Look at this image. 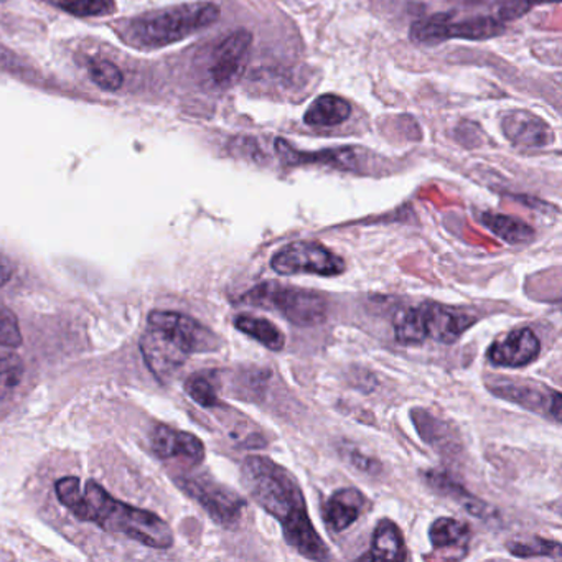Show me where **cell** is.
<instances>
[{"label": "cell", "instance_id": "6da1fadb", "mask_svg": "<svg viewBox=\"0 0 562 562\" xmlns=\"http://www.w3.org/2000/svg\"><path fill=\"white\" fill-rule=\"evenodd\" d=\"M241 479L249 496L281 522L291 548L311 561L330 558L327 542L312 525L304 493L288 469L269 457L251 456L243 462Z\"/></svg>", "mask_w": 562, "mask_h": 562}, {"label": "cell", "instance_id": "7a4b0ae2", "mask_svg": "<svg viewBox=\"0 0 562 562\" xmlns=\"http://www.w3.org/2000/svg\"><path fill=\"white\" fill-rule=\"evenodd\" d=\"M220 345V338L195 318L179 312L154 311L140 350L150 371L164 380L179 370L190 355L212 353Z\"/></svg>", "mask_w": 562, "mask_h": 562}, {"label": "cell", "instance_id": "3957f363", "mask_svg": "<svg viewBox=\"0 0 562 562\" xmlns=\"http://www.w3.org/2000/svg\"><path fill=\"white\" fill-rule=\"evenodd\" d=\"M220 15L222 11L213 2H192L131 19L120 25V35L137 50H159L216 24Z\"/></svg>", "mask_w": 562, "mask_h": 562}, {"label": "cell", "instance_id": "277c9868", "mask_svg": "<svg viewBox=\"0 0 562 562\" xmlns=\"http://www.w3.org/2000/svg\"><path fill=\"white\" fill-rule=\"evenodd\" d=\"M85 498L88 503V521L116 535L136 539L154 549H169L173 544L170 526L156 513L136 508L114 499L100 483H87Z\"/></svg>", "mask_w": 562, "mask_h": 562}, {"label": "cell", "instance_id": "5b68a950", "mask_svg": "<svg viewBox=\"0 0 562 562\" xmlns=\"http://www.w3.org/2000/svg\"><path fill=\"white\" fill-rule=\"evenodd\" d=\"M476 321L479 317L465 308L424 302L397 318L394 335L401 345H419L426 340L450 345L456 344Z\"/></svg>", "mask_w": 562, "mask_h": 562}, {"label": "cell", "instance_id": "8992f818", "mask_svg": "<svg viewBox=\"0 0 562 562\" xmlns=\"http://www.w3.org/2000/svg\"><path fill=\"white\" fill-rule=\"evenodd\" d=\"M239 304L276 311L297 327H312L327 318V301L324 295L279 282L255 285L241 295Z\"/></svg>", "mask_w": 562, "mask_h": 562}, {"label": "cell", "instance_id": "52a82bcc", "mask_svg": "<svg viewBox=\"0 0 562 562\" xmlns=\"http://www.w3.org/2000/svg\"><path fill=\"white\" fill-rule=\"evenodd\" d=\"M505 22L498 18H473L456 21L452 14H436L414 22L409 37L417 45H439L453 41H488L505 34Z\"/></svg>", "mask_w": 562, "mask_h": 562}, {"label": "cell", "instance_id": "ba28073f", "mask_svg": "<svg viewBox=\"0 0 562 562\" xmlns=\"http://www.w3.org/2000/svg\"><path fill=\"white\" fill-rule=\"evenodd\" d=\"M271 268L281 276H322L334 278L344 274L347 265L340 256L317 241H297L279 249L271 259Z\"/></svg>", "mask_w": 562, "mask_h": 562}, {"label": "cell", "instance_id": "9c48e42d", "mask_svg": "<svg viewBox=\"0 0 562 562\" xmlns=\"http://www.w3.org/2000/svg\"><path fill=\"white\" fill-rule=\"evenodd\" d=\"M486 386L499 400L509 401L546 419L561 423L562 396L554 387L546 386L538 381L513 380L506 376L495 378Z\"/></svg>", "mask_w": 562, "mask_h": 562}, {"label": "cell", "instance_id": "30bf717a", "mask_svg": "<svg viewBox=\"0 0 562 562\" xmlns=\"http://www.w3.org/2000/svg\"><path fill=\"white\" fill-rule=\"evenodd\" d=\"M179 485L196 499L218 525L226 528L238 525L243 509L246 508V499L235 490L215 482L210 476H187L179 480Z\"/></svg>", "mask_w": 562, "mask_h": 562}, {"label": "cell", "instance_id": "8fae6325", "mask_svg": "<svg viewBox=\"0 0 562 562\" xmlns=\"http://www.w3.org/2000/svg\"><path fill=\"white\" fill-rule=\"evenodd\" d=\"M251 47L252 35L248 31H238L228 35L215 48L209 67V77L213 87L228 90L241 80L249 64Z\"/></svg>", "mask_w": 562, "mask_h": 562}, {"label": "cell", "instance_id": "7c38bea8", "mask_svg": "<svg viewBox=\"0 0 562 562\" xmlns=\"http://www.w3.org/2000/svg\"><path fill=\"white\" fill-rule=\"evenodd\" d=\"M541 351V341L538 335L529 327H519L509 331L505 338L495 341L488 348L490 363L502 368H521L528 367L529 363L539 357Z\"/></svg>", "mask_w": 562, "mask_h": 562}, {"label": "cell", "instance_id": "4fadbf2b", "mask_svg": "<svg viewBox=\"0 0 562 562\" xmlns=\"http://www.w3.org/2000/svg\"><path fill=\"white\" fill-rule=\"evenodd\" d=\"M503 134L516 147L541 149L554 143V131L546 121L528 111H512L502 123Z\"/></svg>", "mask_w": 562, "mask_h": 562}, {"label": "cell", "instance_id": "5bb4252c", "mask_svg": "<svg viewBox=\"0 0 562 562\" xmlns=\"http://www.w3.org/2000/svg\"><path fill=\"white\" fill-rule=\"evenodd\" d=\"M153 447L160 459H182L187 465H200L205 459V446L195 434L183 432L166 424L154 429Z\"/></svg>", "mask_w": 562, "mask_h": 562}, {"label": "cell", "instance_id": "9a60e30c", "mask_svg": "<svg viewBox=\"0 0 562 562\" xmlns=\"http://www.w3.org/2000/svg\"><path fill=\"white\" fill-rule=\"evenodd\" d=\"M367 508V496L357 488H340L325 502L324 521L334 532L350 528Z\"/></svg>", "mask_w": 562, "mask_h": 562}, {"label": "cell", "instance_id": "2e32d148", "mask_svg": "<svg viewBox=\"0 0 562 562\" xmlns=\"http://www.w3.org/2000/svg\"><path fill=\"white\" fill-rule=\"evenodd\" d=\"M470 528L456 518H439L430 525L429 539L442 559H462L469 552Z\"/></svg>", "mask_w": 562, "mask_h": 562}, {"label": "cell", "instance_id": "e0dca14e", "mask_svg": "<svg viewBox=\"0 0 562 562\" xmlns=\"http://www.w3.org/2000/svg\"><path fill=\"white\" fill-rule=\"evenodd\" d=\"M276 150L285 166H305V164H322V166L338 167V169H355L358 162V150L351 147L327 149L321 153H301L285 140H276Z\"/></svg>", "mask_w": 562, "mask_h": 562}, {"label": "cell", "instance_id": "ac0fdd59", "mask_svg": "<svg viewBox=\"0 0 562 562\" xmlns=\"http://www.w3.org/2000/svg\"><path fill=\"white\" fill-rule=\"evenodd\" d=\"M427 480H429V485L434 486L437 492L442 493V495L449 496L453 502L459 503L467 513H470L472 516H476V518H488L492 516L493 508H490L485 502L473 496L472 493L467 492L460 483H457L452 476L447 475L446 472H437V470H432V472L427 473Z\"/></svg>", "mask_w": 562, "mask_h": 562}, {"label": "cell", "instance_id": "d6986e66", "mask_svg": "<svg viewBox=\"0 0 562 562\" xmlns=\"http://www.w3.org/2000/svg\"><path fill=\"white\" fill-rule=\"evenodd\" d=\"M367 559L380 561H404L406 559V542L396 522L381 519L374 528L371 539V554Z\"/></svg>", "mask_w": 562, "mask_h": 562}, {"label": "cell", "instance_id": "ffe728a7", "mask_svg": "<svg viewBox=\"0 0 562 562\" xmlns=\"http://www.w3.org/2000/svg\"><path fill=\"white\" fill-rule=\"evenodd\" d=\"M351 116V104L335 94L318 97L304 114V123L311 127H335Z\"/></svg>", "mask_w": 562, "mask_h": 562}, {"label": "cell", "instance_id": "44dd1931", "mask_svg": "<svg viewBox=\"0 0 562 562\" xmlns=\"http://www.w3.org/2000/svg\"><path fill=\"white\" fill-rule=\"evenodd\" d=\"M480 222L488 228L493 235L513 246L528 245L535 239V229L528 223L513 216L498 215V213H483Z\"/></svg>", "mask_w": 562, "mask_h": 562}, {"label": "cell", "instance_id": "7402d4cb", "mask_svg": "<svg viewBox=\"0 0 562 562\" xmlns=\"http://www.w3.org/2000/svg\"><path fill=\"white\" fill-rule=\"evenodd\" d=\"M235 327L241 334L248 335L252 340L259 341L262 347L271 351H281L285 347V335L281 328L276 327L268 318L255 315H238L235 317Z\"/></svg>", "mask_w": 562, "mask_h": 562}, {"label": "cell", "instance_id": "603a6c76", "mask_svg": "<svg viewBox=\"0 0 562 562\" xmlns=\"http://www.w3.org/2000/svg\"><path fill=\"white\" fill-rule=\"evenodd\" d=\"M506 548H508L509 554L515 555V558L522 559H561L562 555L561 542L539 538V536H532V538L528 539H516V541L508 542Z\"/></svg>", "mask_w": 562, "mask_h": 562}, {"label": "cell", "instance_id": "cb8c5ba5", "mask_svg": "<svg viewBox=\"0 0 562 562\" xmlns=\"http://www.w3.org/2000/svg\"><path fill=\"white\" fill-rule=\"evenodd\" d=\"M55 492L61 505L67 506L78 519L88 521V503L81 493V482L77 476H65L55 483Z\"/></svg>", "mask_w": 562, "mask_h": 562}, {"label": "cell", "instance_id": "d4e9b609", "mask_svg": "<svg viewBox=\"0 0 562 562\" xmlns=\"http://www.w3.org/2000/svg\"><path fill=\"white\" fill-rule=\"evenodd\" d=\"M50 4L75 18H104L114 14V0H50Z\"/></svg>", "mask_w": 562, "mask_h": 562}, {"label": "cell", "instance_id": "484cf974", "mask_svg": "<svg viewBox=\"0 0 562 562\" xmlns=\"http://www.w3.org/2000/svg\"><path fill=\"white\" fill-rule=\"evenodd\" d=\"M25 367L21 357L0 351V401L8 400L24 378Z\"/></svg>", "mask_w": 562, "mask_h": 562}, {"label": "cell", "instance_id": "4316f807", "mask_svg": "<svg viewBox=\"0 0 562 562\" xmlns=\"http://www.w3.org/2000/svg\"><path fill=\"white\" fill-rule=\"evenodd\" d=\"M186 391L187 394L202 407L213 409V407H220L223 404L222 401H220L218 390H216L215 383H213L212 378L206 373L192 374V376L186 381Z\"/></svg>", "mask_w": 562, "mask_h": 562}, {"label": "cell", "instance_id": "83f0119b", "mask_svg": "<svg viewBox=\"0 0 562 562\" xmlns=\"http://www.w3.org/2000/svg\"><path fill=\"white\" fill-rule=\"evenodd\" d=\"M88 74L93 83L104 91H117L124 83L123 71L113 61L93 58L88 61Z\"/></svg>", "mask_w": 562, "mask_h": 562}, {"label": "cell", "instance_id": "f1b7e54d", "mask_svg": "<svg viewBox=\"0 0 562 562\" xmlns=\"http://www.w3.org/2000/svg\"><path fill=\"white\" fill-rule=\"evenodd\" d=\"M22 345V331L18 317L9 308L0 307V347L19 348Z\"/></svg>", "mask_w": 562, "mask_h": 562}, {"label": "cell", "instance_id": "f546056e", "mask_svg": "<svg viewBox=\"0 0 562 562\" xmlns=\"http://www.w3.org/2000/svg\"><path fill=\"white\" fill-rule=\"evenodd\" d=\"M341 456H344V459L348 460L350 465H353L355 469L360 470V472L368 473V475H378V473L381 472V463L378 462L376 459L364 456V453L353 449V447L341 450Z\"/></svg>", "mask_w": 562, "mask_h": 562}, {"label": "cell", "instance_id": "4dcf8cb0", "mask_svg": "<svg viewBox=\"0 0 562 562\" xmlns=\"http://www.w3.org/2000/svg\"><path fill=\"white\" fill-rule=\"evenodd\" d=\"M536 4H539V0H506L505 4L499 8L496 18L502 19L506 24V22L516 21V19L528 14Z\"/></svg>", "mask_w": 562, "mask_h": 562}, {"label": "cell", "instance_id": "1f68e13d", "mask_svg": "<svg viewBox=\"0 0 562 562\" xmlns=\"http://www.w3.org/2000/svg\"><path fill=\"white\" fill-rule=\"evenodd\" d=\"M0 67L4 70H12L14 74H18L19 70H25L24 65L18 60V57L5 50L4 47H0Z\"/></svg>", "mask_w": 562, "mask_h": 562}, {"label": "cell", "instance_id": "d6a6232c", "mask_svg": "<svg viewBox=\"0 0 562 562\" xmlns=\"http://www.w3.org/2000/svg\"><path fill=\"white\" fill-rule=\"evenodd\" d=\"M12 279V269L8 268V266L0 265V288L2 285L8 284Z\"/></svg>", "mask_w": 562, "mask_h": 562}, {"label": "cell", "instance_id": "836d02e7", "mask_svg": "<svg viewBox=\"0 0 562 562\" xmlns=\"http://www.w3.org/2000/svg\"><path fill=\"white\" fill-rule=\"evenodd\" d=\"M0 2H5V0H0Z\"/></svg>", "mask_w": 562, "mask_h": 562}]
</instances>
